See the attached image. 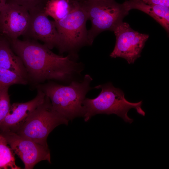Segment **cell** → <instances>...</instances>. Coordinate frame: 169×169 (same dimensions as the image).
<instances>
[{
    "mask_svg": "<svg viewBox=\"0 0 169 169\" xmlns=\"http://www.w3.org/2000/svg\"><path fill=\"white\" fill-rule=\"evenodd\" d=\"M10 44L25 67L28 83L35 86L47 80L72 81L83 70L82 63L70 55H57L34 40L18 38L10 40Z\"/></svg>",
    "mask_w": 169,
    "mask_h": 169,
    "instance_id": "obj_1",
    "label": "cell"
},
{
    "mask_svg": "<svg viewBox=\"0 0 169 169\" xmlns=\"http://www.w3.org/2000/svg\"><path fill=\"white\" fill-rule=\"evenodd\" d=\"M6 3V0H0V11Z\"/></svg>",
    "mask_w": 169,
    "mask_h": 169,
    "instance_id": "obj_20",
    "label": "cell"
},
{
    "mask_svg": "<svg viewBox=\"0 0 169 169\" xmlns=\"http://www.w3.org/2000/svg\"><path fill=\"white\" fill-rule=\"evenodd\" d=\"M113 32L116 36V42L110 56L112 58H122L129 64H133L141 56L149 35L134 30L128 23L123 22Z\"/></svg>",
    "mask_w": 169,
    "mask_h": 169,
    "instance_id": "obj_7",
    "label": "cell"
},
{
    "mask_svg": "<svg viewBox=\"0 0 169 169\" xmlns=\"http://www.w3.org/2000/svg\"><path fill=\"white\" fill-rule=\"evenodd\" d=\"M27 80L10 70L0 68V91L15 84L26 85Z\"/></svg>",
    "mask_w": 169,
    "mask_h": 169,
    "instance_id": "obj_16",
    "label": "cell"
},
{
    "mask_svg": "<svg viewBox=\"0 0 169 169\" xmlns=\"http://www.w3.org/2000/svg\"><path fill=\"white\" fill-rule=\"evenodd\" d=\"M29 21V11L18 5L6 3L0 11V30L10 40L24 34Z\"/></svg>",
    "mask_w": 169,
    "mask_h": 169,
    "instance_id": "obj_10",
    "label": "cell"
},
{
    "mask_svg": "<svg viewBox=\"0 0 169 169\" xmlns=\"http://www.w3.org/2000/svg\"><path fill=\"white\" fill-rule=\"evenodd\" d=\"M68 122L54 110L49 98L45 95L44 102L14 133L48 147L47 140L49 134L59 125H67Z\"/></svg>",
    "mask_w": 169,
    "mask_h": 169,
    "instance_id": "obj_6",
    "label": "cell"
},
{
    "mask_svg": "<svg viewBox=\"0 0 169 169\" xmlns=\"http://www.w3.org/2000/svg\"><path fill=\"white\" fill-rule=\"evenodd\" d=\"M94 88L100 89L101 91L95 98H85L84 100L83 117L85 121L97 114H115L125 122L131 124L133 120L128 116L127 113L132 108L135 109L139 114L145 115V112L141 107L142 100L134 103L128 101L125 99L123 92L120 89L114 87L111 83L99 85Z\"/></svg>",
    "mask_w": 169,
    "mask_h": 169,
    "instance_id": "obj_3",
    "label": "cell"
},
{
    "mask_svg": "<svg viewBox=\"0 0 169 169\" xmlns=\"http://www.w3.org/2000/svg\"><path fill=\"white\" fill-rule=\"evenodd\" d=\"M0 135L5 138L14 153L22 160L24 165V169H33L37 164L42 161L51 163L49 147L14 132Z\"/></svg>",
    "mask_w": 169,
    "mask_h": 169,
    "instance_id": "obj_8",
    "label": "cell"
},
{
    "mask_svg": "<svg viewBox=\"0 0 169 169\" xmlns=\"http://www.w3.org/2000/svg\"><path fill=\"white\" fill-rule=\"evenodd\" d=\"M43 8H35L29 11V23L23 35L42 41L50 49L56 47L59 50L61 40L54 21L49 19Z\"/></svg>",
    "mask_w": 169,
    "mask_h": 169,
    "instance_id": "obj_9",
    "label": "cell"
},
{
    "mask_svg": "<svg viewBox=\"0 0 169 169\" xmlns=\"http://www.w3.org/2000/svg\"><path fill=\"white\" fill-rule=\"evenodd\" d=\"M81 2L91 23L88 31L89 45L93 44L101 32L113 31L129 11L123 3L120 4L114 0H84Z\"/></svg>",
    "mask_w": 169,
    "mask_h": 169,
    "instance_id": "obj_4",
    "label": "cell"
},
{
    "mask_svg": "<svg viewBox=\"0 0 169 169\" xmlns=\"http://www.w3.org/2000/svg\"><path fill=\"white\" fill-rule=\"evenodd\" d=\"M8 89L7 88L0 91V124L7 115L11 105Z\"/></svg>",
    "mask_w": 169,
    "mask_h": 169,
    "instance_id": "obj_17",
    "label": "cell"
},
{
    "mask_svg": "<svg viewBox=\"0 0 169 169\" xmlns=\"http://www.w3.org/2000/svg\"><path fill=\"white\" fill-rule=\"evenodd\" d=\"M130 11L132 9L140 10L148 14L169 31V8L158 5H149L139 0H128L123 3Z\"/></svg>",
    "mask_w": 169,
    "mask_h": 169,
    "instance_id": "obj_12",
    "label": "cell"
},
{
    "mask_svg": "<svg viewBox=\"0 0 169 169\" xmlns=\"http://www.w3.org/2000/svg\"><path fill=\"white\" fill-rule=\"evenodd\" d=\"M149 5H158L169 7V0H139Z\"/></svg>",
    "mask_w": 169,
    "mask_h": 169,
    "instance_id": "obj_19",
    "label": "cell"
},
{
    "mask_svg": "<svg viewBox=\"0 0 169 169\" xmlns=\"http://www.w3.org/2000/svg\"><path fill=\"white\" fill-rule=\"evenodd\" d=\"M15 154L5 138L0 135V169H20L15 164Z\"/></svg>",
    "mask_w": 169,
    "mask_h": 169,
    "instance_id": "obj_15",
    "label": "cell"
},
{
    "mask_svg": "<svg viewBox=\"0 0 169 169\" xmlns=\"http://www.w3.org/2000/svg\"><path fill=\"white\" fill-rule=\"evenodd\" d=\"M93 79L86 74L82 80L72 81L65 86L50 81L35 86L40 89L49 99L53 108L68 121L83 117V102L87 93L92 89L90 84Z\"/></svg>",
    "mask_w": 169,
    "mask_h": 169,
    "instance_id": "obj_2",
    "label": "cell"
},
{
    "mask_svg": "<svg viewBox=\"0 0 169 169\" xmlns=\"http://www.w3.org/2000/svg\"><path fill=\"white\" fill-rule=\"evenodd\" d=\"M70 13L62 19L54 21L61 42L60 53L68 52L75 58L80 48L89 45L86 26L88 17L81 2L71 1Z\"/></svg>",
    "mask_w": 169,
    "mask_h": 169,
    "instance_id": "obj_5",
    "label": "cell"
},
{
    "mask_svg": "<svg viewBox=\"0 0 169 169\" xmlns=\"http://www.w3.org/2000/svg\"><path fill=\"white\" fill-rule=\"evenodd\" d=\"M0 68L13 72L28 82L27 71L21 59L14 53L9 44L1 41H0Z\"/></svg>",
    "mask_w": 169,
    "mask_h": 169,
    "instance_id": "obj_13",
    "label": "cell"
},
{
    "mask_svg": "<svg viewBox=\"0 0 169 169\" xmlns=\"http://www.w3.org/2000/svg\"><path fill=\"white\" fill-rule=\"evenodd\" d=\"M72 2L70 0H48L43 8L44 13L52 17L54 21L59 20L70 12Z\"/></svg>",
    "mask_w": 169,
    "mask_h": 169,
    "instance_id": "obj_14",
    "label": "cell"
},
{
    "mask_svg": "<svg viewBox=\"0 0 169 169\" xmlns=\"http://www.w3.org/2000/svg\"><path fill=\"white\" fill-rule=\"evenodd\" d=\"M71 0V1H79V2H81V1H82L84 0Z\"/></svg>",
    "mask_w": 169,
    "mask_h": 169,
    "instance_id": "obj_21",
    "label": "cell"
},
{
    "mask_svg": "<svg viewBox=\"0 0 169 169\" xmlns=\"http://www.w3.org/2000/svg\"><path fill=\"white\" fill-rule=\"evenodd\" d=\"M48 0H6V3L21 6L28 11L33 9L42 8Z\"/></svg>",
    "mask_w": 169,
    "mask_h": 169,
    "instance_id": "obj_18",
    "label": "cell"
},
{
    "mask_svg": "<svg viewBox=\"0 0 169 169\" xmlns=\"http://www.w3.org/2000/svg\"><path fill=\"white\" fill-rule=\"evenodd\" d=\"M37 94L32 100L23 103H14L11 105L5 118L0 124V134L14 132L25 121L31 114L44 101V93L37 88Z\"/></svg>",
    "mask_w": 169,
    "mask_h": 169,
    "instance_id": "obj_11",
    "label": "cell"
}]
</instances>
